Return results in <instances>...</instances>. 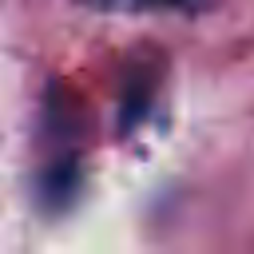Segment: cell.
Wrapping results in <instances>:
<instances>
[{
    "mask_svg": "<svg viewBox=\"0 0 254 254\" xmlns=\"http://www.w3.org/2000/svg\"><path fill=\"white\" fill-rule=\"evenodd\" d=\"M87 4H111V0H87Z\"/></svg>",
    "mask_w": 254,
    "mask_h": 254,
    "instance_id": "2",
    "label": "cell"
},
{
    "mask_svg": "<svg viewBox=\"0 0 254 254\" xmlns=\"http://www.w3.org/2000/svg\"><path fill=\"white\" fill-rule=\"evenodd\" d=\"M135 4H143V8H179L187 0H135Z\"/></svg>",
    "mask_w": 254,
    "mask_h": 254,
    "instance_id": "1",
    "label": "cell"
}]
</instances>
